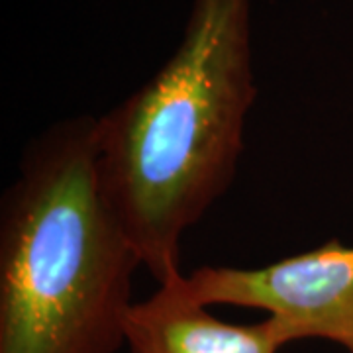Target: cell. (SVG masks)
Segmentation results:
<instances>
[{
  "instance_id": "obj_1",
  "label": "cell",
  "mask_w": 353,
  "mask_h": 353,
  "mask_svg": "<svg viewBox=\"0 0 353 353\" xmlns=\"http://www.w3.org/2000/svg\"><path fill=\"white\" fill-rule=\"evenodd\" d=\"M255 99L252 0H194L175 53L97 118L102 194L157 285L183 275L187 230L232 187Z\"/></svg>"
},
{
  "instance_id": "obj_3",
  "label": "cell",
  "mask_w": 353,
  "mask_h": 353,
  "mask_svg": "<svg viewBox=\"0 0 353 353\" xmlns=\"http://www.w3.org/2000/svg\"><path fill=\"white\" fill-rule=\"evenodd\" d=\"M169 281L202 306L263 310L287 343L328 340L353 353V248L338 238L261 267L204 265Z\"/></svg>"
},
{
  "instance_id": "obj_4",
  "label": "cell",
  "mask_w": 353,
  "mask_h": 353,
  "mask_svg": "<svg viewBox=\"0 0 353 353\" xmlns=\"http://www.w3.org/2000/svg\"><path fill=\"white\" fill-rule=\"evenodd\" d=\"M285 345L275 320L224 322L181 294L171 281L134 303L126 320L130 353H279Z\"/></svg>"
},
{
  "instance_id": "obj_2",
  "label": "cell",
  "mask_w": 353,
  "mask_h": 353,
  "mask_svg": "<svg viewBox=\"0 0 353 353\" xmlns=\"http://www.w3.org/2000/svg\"><path fill=\"white\" fill-rule=\"evenodd\" d=\"M138 267L101 190L97 118L46 128L0 202V353L126 347Z\"/></svg>"
}]
</instances>
